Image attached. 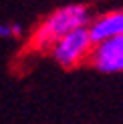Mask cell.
I'll use <instances>...</instances> for the list:
<instances>
[{"mask_svg":"<svg viewBox=\"0 0 123 124\" xmlns=\"http://www.w3.org/2000/svg\"><path fill=\"white\" fill-rule=\"evenodd\" d=\"M91 46H93V40H91V34H89V26H83L61 36L51 46V52H52V58L61 66L71 68L75 64H79L85 56H89Z\"/></svg>","mask_w":123,"mask_h":124,"instance_id":"cell-2","label":"cell"},{"mask_svg":"<svg viewBox=\"0 0 123 124\" xmlns=\"http://www.w3.org/2000/svg\"><path fill=\"white\" fill-rule=\"evenodd\" d=\"M89 10L81 4H69L63 6L51 14V16L42 22L38 30L32 36V44L38 50L51 48L61 36H65L69 32H73L77 28L89 26Z\"/></svg>","mask_w":123,"mask_h":124,"instance_id":"cell-1","label":"cell"},{"mask_svg":"<svg viewBox=\"0 0 123 124\" xmlns=\"http://www.w3.org/2000/svg\"><path fill=\"white\" fill-rule=\"evenodd\" d=\"M22 34L20 24H0V38H16Z\"/></svg>","mask_w":123,"mask_h":124,"instance_id":"cell-5","label":"cell"},{"mask_svg":"<svg viewBox=\"0 0 123 124\" xmlns=\"http://www.w3.org/2000/svg\"><path fill=\"white\" fill-rule=\"evenodd\" d=\"M89 34H91L93 44L111 36H121L123 34V10L109 12L101 18L89 22Z\"/></svg>","mask_w":123,"mask_h":124,"instance_id":"cell-4","label":"cell"},{"mask_svg":"<svg viewBox=\"0 0 123 124\" xmlns=\"http://www.w3.org/2000/svg\"><path fill=\"white\" fill-rule=\"evenodd\" d=\"M87 58L91 66L97 68L99 72H105V74L123 72V34L95 42L91 46V52Z\"/></svg>","mask_w":123,"mask_h":124,"instance_id":"cell-3","label":"cell"}]
</instances>
